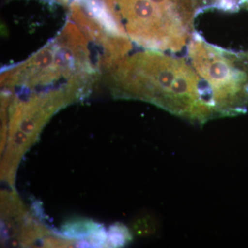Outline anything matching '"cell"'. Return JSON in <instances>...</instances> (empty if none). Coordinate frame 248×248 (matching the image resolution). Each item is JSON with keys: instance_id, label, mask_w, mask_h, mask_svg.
Masks as SVG:
<instances>
[{"instance_id": "7a4b0ae2", "label": "cell", "mask_w": 248, "mask_h": 248, "mask_svg": "<svg viewBox=\"0 0 248 248\" xmlns=\"http://www.w3.org/2000/svg\"><path fill=\"white\" fill-rule=\"evenodd\" d=\"M211 0H108L122 29L145 48L174 54L187 47L197 16Z\"/></svg>"}, {"instance_id": "3957f363", "label": "cell", "mask_w": 248, "mask_h": 248, "mask_svg": "<svg viewBox=\"0 0 248 248\" xmlns=\"http://www.w3.org/2000/svg\"><path fill=\"white\" fill-rule=\"evenodd\" d=\"M187 59L211 93L217 117L245 113L248 107V51L212 45L196 31Z\"/></svg>"}, {"instance_id": "6da1fadb", "label": "cell", "mask_w": 248, "mask_h": 248, "mask_svg": "<svg viewBox=\"0 0 248 248\" xmlns=\"http://www.w3.org/2000/svg\"><path fill=\"white\" fill-rule=\"evenodd\" d=\"M115 80L128 95L151 101L191 122L203 124L218 118L210 90L186 58L142 52L121 65Z\"/></svg>"}, {"instance_id": "277c9868", "label": "cell", "mask_w": 248, "mask_h": 248, "mask_svg": "<svg viewBox=\"0 0 248 248\" xmlns=\"http://www.w3.org/2000/svg\"><path fill=\"white\" fill-rule=\"evenodd\" d=\"M212 6L228 12L237 11L241 8L239 0H212Z\"/></svg>"}]
</instances>
